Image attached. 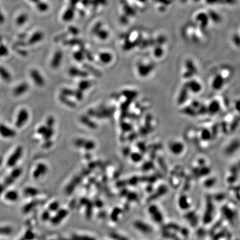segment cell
<instances>
[{"instance_id": "obj_23", "label": "cell", "mask_w": 240, "mask_h": 240, "mask_svg": "<svg viewBox=\"0 0 240 240\" xmlns=\"http://www.w3.org/2000/svg\"><path fill=\"white\" fill-rule=\"evenodd\" d=\"M123 95L127 97V98L129 100H131V99H134L135 97L137 96V93L135 91H129V90H125L122 92Z\"/></svg>"}, {"instance_id": "obj_4", "label": "cell", "mask_w": 240, "mask_h": 240, "mask_svg": "<svg viewBox=\"0 0 240 240\" xmlns=\"http://www.w3.org/2000/svg\"><path fill=\"white\" fill-rule=\"evenodd\" d=\"M185 85L189 91L194 93H200L202 88V85L201 81L196 78H194V77L189 79V81Z\"/></svg>"}, {"instance_id": "obj_26", "label": "cell", "mask_w": 240, "mask_h": 240, "mask_svg": "<svg viewBox=\"0 0 240 240\" xmlns=\"http://www.w3.org/2000/svg\"><path fill=\"white\" fill-rule=\"evenodd\" d=\"M78 101H82L83 98V91L80 89H77L74 91V96Z\"/></svg>"}, {"instance_id": "obj_19", "label": "cell", "mask_w": 240, "mask_h": 240, "mask_svg": "<svg viewBox=\"0 0 240 240\" xmlns=\"http://www.w3.org/2000/svg\"><path fill=\"white\" fill-rule=\"evenodd\" d=\"M59 100L62 103H64L65 105L69 107L70 108H74L76 107V104L74 102L69 100L67 97L64 96L62 95H61L59 96Z\"/></svg>"}, {"instance_id": "obj_25", "label": "cell", "mask_w": 240, "mask_h": 240, "mask_svg": "<svg viewBox=\"0 0 240 240\" xmlns=\"http://www.w3.org/2000/svg\"><path fill=\"white\" fill-rule=\"evenodd\" d=\"M53 134H54V130L53 129V128L48 127L47 131L45 134L43 136V137L46 141L47 140H50V139H51V137L53 135Z\"/></svg>"}, {"instance_id": "obj_1", "label": "cell", "mask_w": 240, "mask_h": 240, "mask_svg": "<svg viewBox=\"0 0 240 240\" xmlns=\"http://www.w3.org/2000/svg\"><path fill=\"white\" fill-rule=\"evenodd\" d=\"M231 70L227 68L224 67L220 69L217 74H215L211 80V87L213 90L216 91H219L225 85L228 79L231 77Z\"/></svg>"}, {"instance_id": "obj_27", "label": "cell", "mask_w": 240, "mask_h": 240, "mask_svg": "<svg viewBox=\"0 0 240 240\" xmlns=\"http://www.w3.org/2000/svg\"><path fill=\"white\" fill-rule=\"evenodd\" d=\"M74 59L77 61L81 62L84 59V55L83 52L81 51H78L74 52Z\"/></svg>"}, {"instance_id": "obj_7", "label": "cell", "mask_w": 240, "mask_h": 240, "mask_svg": "<svg viewBox=\"0 0 240 240\" xmlns=\"http://www.w3.org/2000/svg\"><path fill=\"white\" fill-rule=\"evenodd\" d=\"M30 77L33 79V81L37 86L42 87L45 84V81L42 77L41 74L36 69H33L30 71Z\"/></svg>"}, {"instance_id": "obj_8", "label": "cell", "mask_w": 240, "mask_h": 240, "mask_svg": "<svg viewBox=\"0 0 240 240\" xmlns=\"http://www.w3.org/2000/svg\"><path fill=\"white\" fill-rule=\"evenodd\" d=\"M74 145L78 147H83L87 150H93L95 147V143L91 141L83 139H76L74 141Z\"/></svg>"}, {"instance_id": "obj_10", "label": "cell", "mask_w": 240, "mask_h": 240, "mask_svg": "<svg viewBox=\"0 0 240 240\" xmlns=\"http://www.w3.org/2000/svg\"><path fill=\"white\" fill-rule=\"evenodd\" d=\"M22 147H19L17 148L14 153L11 155V156L9 158L8 160V162L7 164L9 166H14L16 163L19 161V159L20 158V157L22 155Z\"/></svg>"}, {"instance_id": "obj_18", "label": "cell", "mask_w": 240, "mask_h": 240, "mask_svg": "<svg viewBox=\"0 0 240 240\" xmlns=\"http://www.w3.org/2000/svg\"><path fill=\"white\" fill-rule=\"evenodd\" d=\"M99 59L102 63L107 64L110 63L112 60V56L110 53L103 52L99 55Z\"/></svg>"}, {"instance_id": "obj_29", "label": "cell", "mask_w": 240, "mask_h": 240, "mask_svg": "<svg viewBox=\"0 0 240 240\" xmlns=\"http://www.w3.org/2000/svg\"><path fill=\"white\" fill-rule=\"evenodd\" d=\"M121 128L125 132H129L132 129V126L129 124L124 122L121 124Z\"/></svg>"}, {"instance_id": "obj_32", "label": "cell", "mask_w": 240, "mask_h": 240, "mask_svg": "<svg viewBox=\"0 0 240 240\" xmlns=\"http://www.w3.org/2000/svg\"><path fill=\"white\" fill-rule=\"evenodd\" d=\"M131 157H132L133 161L134 160V161H139V160L141 158V156H140V155H139V153H133V154H132Z\"/></svg>"}, {"instance_id": "obj_28", "label": "cell", "mask_w": 240, "mask_h": 240, "mask_svg": "<svg viewBox=\"0 0 240 240\" xmlns=\"http://www.w3.org/2000/svg\"><path fill=\"white\" fill-rule=\"evenodd\" d=\"M55 120L54 117H53L52 116H50L47 118L46 121V125L48 127H51L53 128V126L55 125Z\"/></svg>"}, {"instance_id": "obj_31", "label": "cell", "mask_w": 240, "mask_h": 240, "mask_svg": "<svg viewBox=\"0 0 240 240\" xmlns=\"http://www.w3.org/2000/svg\"><path fill=\"white\" fill-rule=\"evenodd\" d=\"M48 129V127L46 126H42L40 127L37 129V132L40 134H41L42 136H43L45 133L46 132Z\"/></svg>"}, {"instance_id": "obj_12", "label": "cell", "mask_w": 240, "mask_h": 240, "mask_svg": "<svg viewBox=\"0 0 240 240\" xmlns=\"http://www.w3.org/2000/svg\"><path fill=\"white\" fill-rule=\"evenodd\" d=\"M184 146L183 143L180 141H175L171 142L170 145V149L171 152L175 154H180L183 152Z\"/></svg>"}, {"instance_id": "obj_16", "label": "cell", "mask_w": 240, "mask_h": 240, "mask_svg": "<svg viewBox=\"0 0 240 240\" xmlns=\"http://www.w3.org/2000/svg\"><path fill=\"white\" fill-rule=\"evenodd\" d=\"M80 121L83 124V125L86 126L88 127L95 129L97 127V125L95 122L93 121L87 116H82L80 118Z\"/></svg>"}, {"instance_id": "obj_9", "label": "cell", "mask_w": 240, "mask_h": 240, "mask_svg": "<svg viewBox=\"0 0 240 240\" xmlns=\"http://www.w3.org/2000/svg\"><path fill=\"white\" fill-rule=\"evenodd\" d=\"M16 132L14 129L3 124H0V134L5 138H12L16 136Z\"/></svg>"}, {"instance_id": "obj_17", "label": "cell", "mask_w": 240, "mask_h": 240, "mask_svg": "<svg viewBox=\"0 0 240 240\" xmlns=\"http://www.w3.org/2000/svg\"><path fill=\"white\" fill-rule=\"evenodd\" d=\"M134 226L137 228V230L142 232L145 233H148L151 232L152 230L151 227L148 226L147 225L144 223L142 222L137 221L134 223Z\"/></svg>"}, {"instance_id": "obj_20", "label": "cell", "mask_w": 240, "mask_h": 240, "mask_svg": "<svg viewBox=\"0 0 240 240\" xmlns=\"http://www.w3.org/2000/svg\"><path fill=\"white\" fill-rule=\"evenodd\" d=\"M0 76L5 81L9 82L11 80V76L9 72L4 67H0Z\"/></svg>"}, {"instance_id": "obj_24", "label": "cell", "mask_w": 240, "mask_h": 240, "mask_svg": "<svg viewBox=\"0 0 240 240\" xmlns=\"http://www.w3.org/2000/svg\"><path fill=\"white\" fill-rule=\"evenodd\" d=\"M74 91L71 89H69V88H64L61 90V95L66 97L74 96Z\"/></svg>"}, {"instance_id": "obj_15", "label": "cell", "mask_w": 240, "mask_h": 240, "mask_svg": "<svg viewBox=\"0 0 240 240\" xmlns=\"http://www.w3.org/2000/svg\"><path fill=\"white\" fill-rule=\"evenodd\" d=\"M207 108L208 109V112H210L213 114L219 112L221 108L220 103H219V102L214 100L209 103V105Z\"/></svg>"}, {"instance_id": "obj_3", "label": "cell", "mask_w": 240, "mask_h": 240, "mask_svg": "<svg viewBox=\"0 0 240 240\" xmlns=\"http://www.w3.org/2000/svg\"><path fill=\"white\" fill-rule=\"evenodd\" d=\"M184 66V71L182 74L184 78L189 79L194 77L197 73V68L194 62L192 60H187Z\"/></svg>"}, {"instance_id": "obj_21", "label": "cell", "mask_w": 240, "mask_h": 240, "mask_svg": "<svg viewBox=\"0 0 240 240\" xmlns=\"http://www.w3.org/2000/svg\"><path fill=\"white\" fill-rule=\"evenodd\" d=\"M93 85V83L90 81L88 80H82L79 83V88L80 90L83 91H85L91 87Z\"/></svg>"}, {"instance_id": "obj_30", "label": "cell", "mask_w": 240, "mask_h": 240, "mask_svg": "<svg viewBox=\"0 0 240 240\" xmlns=\"http://www.w3.org/2000/svg\"><path fill=\"white\" fill-rule=\"evenodd\" d=\"M154 55L157 58L161 57L163 55V51L162 48H156L154 51Z\"/></svg>"}, {"instance_id": "obj_2", "label": "cell", "mask_w": 240, "mask_h": 240, "mask_svg": "<svg viewBox=\"0 0 240 240\" xmlns=\"http://www.w3.org/2000/svg\"><path fill=\"white\" fill-rule=\"evenodd\" d=\"M114 112V110L112 108L108 107H102L99 110H88V115L99 119L107 118L111 117L113 113Z\"/></svg>"}, {"instance_id": "obj_5", "label": "cell", "mask_w": 240, "mask_h": 240, "mask_svg": "<svg viewBox=\"0 0 240 240\" xmlns=\"http://www.w3.org/2000/svg\"><path fill=\"white\" fill-rule=\"evenodd\" d=\"M155 66L153 64H145L140 62L137 65V72L140 76L145 77L152 72Z\"/></svg>"}, {"instance_id": "obj_6", "label": "cell", "mask_w": 240, "mask_h": 240, "mask_svg": "<svg viewBox=\"0 0 240 240\" xmlns=\"http://www.w3.org/2000/svg\"><path fill=\"white\" fill-rule=\"evenodd\" d=\"M29 113L27 110L25 108H22L19 111V113L17 116L16 121V126L18 128H21L25 125L28 119H29Z\"/></svg>"}, {"instance_id": "obj_14", "label": "cell", "mask_w": 240, "mask_h": 240, "mask_svg": "<svg viewBox=\"0 0 240 240\" xmlns=\"http://www.w3.org/2000/svg\"><path fill=\"white\" fill-rule=\"evenodd\" d=\"M28 85L27 83H22L19 85V86H16L14 89V95L16 96H20L24 94L28 90Z\"/></svg>"}, {"instance_id": "obj_11", "label": "cell", "mask_w": 240, "mask_h": 240, "mask_svg": "<svg viewBox=\"0 0 240 240\" xmlns=\"http://www.w3.org/2000/svg\"><path fill=\"white\" fill-rule=\"evenodd\" d=\"M62 57L63 53L61 51H57L56 52L51 60V66L52 69H56L59 67L62 60Z\"/></svg>"}, {"instance_id": "obj_13", "label": "cell", "mask_w": 240, "mask_h": 240, "mask_svg": "<svg viewBox=\"0 0 240 240\" xmlns=\"http://www.w3.org/2000/svg\"><path fill=\"white\" fill-rule=\"evenodd\" d=\"M69 73L71 76L82 77V78L86 77L88 75V73L86 71L81 70V69H79L76 67H72L69 69Z\"/></svg>"}, {"instance_id": "obj_22", "label": "cell", "mask_w": 240, "mask_h": 240, "mask_svg": "<svg viewBox=\"0 0 240 240\" xmlns=\"http://www.w3.org/2000/svg\"><path fill=\"white\" fill-rule=\"evenodd\" d=\"M84 66L86 68V69L89 71V72L90 73L95 75L96 77H100L101 76V75L102 74L99 71H98L96 69H95L92 66L86 64V65H84Z\"/></svg>"}]
</instances>
